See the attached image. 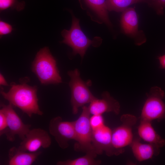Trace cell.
<instances>
[{"label":"cell","instance_id":"cell-7","mask_svg":"<svg viewBox=\"0 0 165 165\" xmlns=\"http://www.w3.org/2000/svg\"><path fill=\"white\" fill-rule=\"evenodd\" d=\"M121 124L112 132V141L114 148L120 154L124 152L123 148L130 145L133 140V128L137 121L134 116L130 114L122 115Z\"/></svg>","mask_w":165,"mask_h":165},{"label":"cell","instance_id":"cell-6","mask_svg":"<svg viewBox=\"0 0 165 165\" xmlns=\"http://www.w3.org/2000/svg\"><path fill=\"white\" fill-rule=\"evenodd\" d=\"M61 34L64 38L62 42L71 47L74 55L79 54L82 58L93 41L89 39L81 30L79 20L73 16L72 23L69 30H63Z\"/></svg>","mask_w":165,"mask_h":165},{"label":"cell","instance_id":"cell-16","mask_svg":"<svg viewBox=\"0 0 165 165\" xmlns=\"http://www.w3.org/2000/svg\"><path fill=\"white\" fill-rule=\"evenodd\" d=\"M41 151L29 152L22 150L18 147H12L9 152V165H31L41 154Z\"/></svg>","mask_w":165,"mask_h":165},{"label":"cell","instance_id":"cell-20","mask_svg":"<svg viewBox=\"0 0 165 165\" xmlns=\"http://www.w3.org/2000/svg\"><path fill=\"white\" fill-rule=\"evenodd\" d=\"M25 3L24 1L18 0H0V10L2 11L9 8L15 9L18 11L23 10Z\"/></svg>","mask_w":165,"mask_h":165},{"label":"cell","instance_id":"cell-26","mask_svg":"<svg viewBox=\"0 0 165 165\" xmlns=\"http://www.w3.org/2000/svg\"><path fill=\"white\" fill-rule=\"evenodd\" d=\"M0 84L1 85L3 86H7L8 85L7 82L5 78L1 73L0 74Z\"/></svg>","mask_w":165,"mask_h":165},{"label":"cell","instance_id":"cell-5","mask_svg":"<svg viewBox=\"0 0 165 165\" xmlns=\"http://www.w3.org/2000/svg\"><path fill=\"white\" fill-rule=\"evenodd\" d=\"M164 96V91L160 87L154 86L151 88L141 111V120L152 121L165 118Z\"/></svg>","mask_w":165,"mask_h":165},{"label":"cell","instance_id":"cell-14","mask_svg":"<svg viewBox=\"0 0 165 165\" xmlns=\"http://www.w3.org/2000/svg\"><path fill=\"white\" fill-rule=\"evenodd\" d=\"M138 133L141 139L148 143L159 148L165 145V140L156 132L151 121L141 120L138 127Z\"/></svg>","mask_w":165,"mask_h":165},{"label":"cell","instance_id":"cell-8","mask_svg":"<svg viewBox=\"0 0 165 165\" xmlns=\"http://www.w3.org/2000/svg\"><path fill=\"white\" fill-rule=\"evenodd\" d=\"M50 134L54 138L59 146L65 149L69 146V141L75 140L73 121H64L57 116L52 118L49 125Z\"/></svg>","mask_w":165,"mask_h":165},{"label":"cell","instance_id":"cell-25","mask_svg":"<svg viewBox=\"0 0 165 165\" xmlns=\"http://www.w3.org/2000/svg\"><path fill=\"white\" fill-rule=\"evenodd\" d=\"M160 63V67L161 68L165 69V54L158 57Z\"/></svg>","mask_w":165,"mask_h":165},{"label":"cell","instance_id":"cell-3","mask_svg":"<svg viewBox=\"0 0 165 165\" xmlns=\"http://www.w3.org/2000/svg\"><path fill=\"white\" fill-rule=\"evenodd\" d=\"M82 108L80 115L73 121L76 141L74 149L77 152L95 153L92 143L93 131L90 123V114L88 107L84 105Z\"/></svg>","mask_w":165,"mask_h":165},{"label":"cell","instance_id":"cell-24","mask_svg":"<svg viewBox=\"0 0 165 165\" xmlns=\"http://www.w3.org/2000/svg\"><path fill=\"white\" fill-rule=\"evenodd\" d=\"M13 30L11 25L9 24L0 20V35L2 36L10 33Z\"/></svg>","mask_w":165,"mask_h":165},{"label":"cell","instance_id":"cell-4","mask_svg":"<svg viewBox=\"0 0 165 165\" xmlns=\"http://www.w3.org/2000/svg\"><path fill=\"white\" fill-rule=\"evenodd\" d=\"M68 74L70 78L69 86L71 92V103L72 113L76 115L79 107L91 103L97 98L91 93L87 83L81 79L77 69L69 71Z\"/></svg>","mask_w":165,"mask_h":165},{"label":"cell","instance_id":"cell-23","mask_svg":"<svg viewBox=\"0 0 165 165\" xmlns=\"http://www.w3.org/2000/svg\"><path fill=\"white\" fill-rule=\"evenodd\" d=\"M8 129V124L6 116L0 110V136L5 134Z\"/></svg>","mask_w":165,"mask_h":165},{"label":"cell","instance_id":"cell-19","mask_svg":"<svg viewBox=\"0 0 165 165\" xmlns=\"http://www.w3.org/2000/svg\"><path fill=\"white\" fill-rule=\"evenodd\" d=\"M146 0H106L107 9L110 11L123 12L131 5L141 2H146Z\"/></svg>","mask_w":165,"mask_h":165},{"label":"cell","instance_id":"cell-18","mask_svg":"<svg viewBox=\"0 0 165 165\" xmlns=\"http://www.w3.org/2000/svg\"><path fill=\"white\" fill-rule=\"evenodd\" d=\"M97 155L95 152H90L86 153L82 156L73 159H68L65 161H59L57 162V165H98L101 161L96 160Z\"/></svg>","mask_w":165,"mask_h":165},{"label":"cell","instance_id":"cell-12","mask_svg":"<svg viewBox=\"0 0 165 165\" xmlns=\"http://www.w3.org/2000/svg\"><path fill=\"white\" fill-rule=\"evenodd\" d=\"M120 24L123 32L133 38L136 45H140L145 42L143 33L138 30V16L134 8H128L123 12Z\"/></svg>","mask_w":165,"mask_h":165},{"label":"cell","instance_id":"cell-21","mask_svg":"<svg viewBox=\"0 0 165 165\" xmlns=\"http://www.w3.org/2000/svg\"><path fill=\"white\" fill-rule=\"evenodd\" d=\"M90 123L92 131L99 129L105 125L102 115H92L90 118Z\"/></svg>","mask_w":165,"mask_h":165},{"label":"cell","instance_id":"cell-2","mask_svg":"<svg viewBox=\"0 0 165 165\" xmlns=\"http://www.w3.org/2000/svg\"><path fill=\"white\" fill-rule=\"evenodd\" d=\"M31 69L42 84L62 82L56 61L47 47L41 49L37 52L32 62Z\"/></svg>","mask_w":165,"mask_h":165},{"label":"cell","instance_id":"cell-11","mask_svg":"<svg viewBox=\"0 0 165 165\" xmlns=\"http://www.w3.org/2000/svg\"><path fill=\"white\" fill-rule=\"evenodd\" d=\"M112 132L111 129L105 125L92 131V143L97 155L102 154L104 152L109 156L120 154L112 146Z\"/></svg>","mask_w":165,"mask_h":165},{"label":"cell","instance_id":"cell-17","mask_svg":"<svg viewBox=\"0 0 165 165\" xmlns=\"http://www.w3.org/2000/svg\"><path fill=\"white\" fill-rule=\"evenodd\" d=\"M85 1L106 25L110 27L112 26L108 17L106 0H85Z\"/></svg>","mask_w":165,"mask_h":165},{"label":"cell","instance_id":"cell-1","mask_svg":"<svg viewBox=\"0 0 165 165\" xmlns=\"http://www.w3.org/2000/svg\"><path fill=\"white\" fill-rule=\"evenodd\" d=\"M37 91L36 86H32L24 83L17 84L13 82L8 92L1 89L0 94L9 104L19 108L31 117L33 114L40 116L43 114L38 105Z\"/></svg>","mask_w":165,"mask_h":165},{"label":"cell","instance_id":"cell-13","mask_svg":"<svg viewBox=\"0 0 165 165\" xmlns=\"http://www.w3.org/2000/svg\"><path fill=\"white\" fill-rule=\"evenodd\" d=\"M88 107L90 114L102 115L105 112H112L116 115L120 112V105L119 102L111 96L108 91L103 92L102 98H97L94 100Z\"/></svg>","mask_w":165,"mask_h":165},{"label":"cell","instance_id":"cell-10","mask_svg":"<svg viewBox=\"0 0 165 165\" xmlns=\"http://www.w3.org/2000/svg\"><path fill=\"white\" fill-rule=\"evenodd\" d=\"M51 139L46 130L40 128L30 130L18 148L23 151L35 152L42 147L46 148L50 147Z\"/></svg>","mask_w":165,"mask_h":165},{"label":"cell","instance_id":"cell-15","mask_svg":"<svg viewBox=\"0 0 165 165\" xmlns=\"http://www.w3.org/2000/svg\"><path fill=\"white\" fill-rule=\"evenodd\" d=\"M130 145L134 156L140 162L150 159L160 152V148L149 143H141L138 138L133 139Z\"/></svg>","mask_w":165,"mask_h":165},{"label":"cell","instance_id":"cell-22","mask_svg":"<svg viewBox=\"0 0 165 165\" xmlns=\"http://www.w3.org/2000/svg\"><path fill=\"white\" fill-rule=\"evenodd\" d=\"M146 3L155 9L157 14L163 15L165 8V0H146Z\"/></svg>","mask_w":165,"mask_h":165},{"label":"cell","instance_id":"cell-9","mask_svg":"<svg viewBox=\"0 0 165 165\" xmlns=\"http://www.w3.org/2000/svg\"><path fill=\"white\" fill-rule=\"evenodd\" d=\"M1 109L5 114L7 121L8 129L5 134L9 141L13 142L15 136L18 135L22 140L30 130L31 125L24 124L14 110L13 106L9 104H1Z\"/></svg>","mask_w":165,"mask_h":165}]
</instances>
